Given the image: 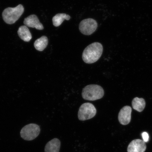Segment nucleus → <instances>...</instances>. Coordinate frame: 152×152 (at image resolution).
Here are the masks:
<instances>
[{
    "label": "nucleus",
    "mask_w": 152,
    "mask_h": 152,
    "mask_svg": "<svg viewBox=\"0 0 152 152\" xmlns=\"http://www.w3.org/2000/svg\"><path fill=\"white\" fill-rule=\"evenodd\" d=\"M71 19L69 15L66 14H58L53 18L52 21L53 25L58 27L62 24L64 20H69Z\"/></svg>",
    "instance_id": "nucleus-13"
},
{
    "label": "nucleus",
    "mask_w": 152,
    "mask_h": 152,
    "mask_svg": "<svg viewBox=\"0 0 152 152\" xmlns=\"http://www.w3.org/2000/svg\"><path fill=\"white\" fill-rule=\"evenodd\" d=\"M18 33L19 37L25 42H28L32 39L31 33L26 26H20L19 28Z\"/></svg>",
    "instance_id": "nucleus-11"
},
{
    "label": "nucleus",
    "mask_w": 152,
    "mask_h": 152,
    "mask_svg": "<svg viewBox=\"0 0 152 152\" xmlns=\"http://www.w3.org/2000/svg\"><path fill=\"white\" fill-rule=\"evenodd\" d=\"M132 108L126 106L124 107L120 111L118 119L120 123L123 125H126L130 123Z\"/></svg>",
    "instance_id": "nucleus-7"
},
{
    "label": "nucleus",
    "mask_w": 152,
    "mask_h": 152,
    "mask_svg": "<svg viewBox=\"0 0 152 152\" xmlns=\"http://www.w3.org/2000/svg\"><path fill=\"white\" fill-rule=\"evenodd\" d=\"M48 43V39L47 37L43 36L36 40L34 42V45L37 50L42 51L46 48Z\"/></svg>",
    "instance_id": "nucleus-12"
},
{
    "label": "nucleus",
    "mask_w": 152,
    "mask_h": 152,
    "mask_svg": "<svg viewBox=\"0 0 152 152\" xmlns=\"http://www.w3.org/2000/svg\"><path fill=\"white\" fill-rule=\"evenodd\" d=\"M97 27V23L92 18L86 19L82 20L79 25L80 31L86 35H90L94 33Z\"/></svg>",
    "instance_id": "nucleus-6"
},
{
    "label": "nucleus",
    "mask_w": 152,
    "mask_h": 152,
    "mask_svg": "<svg viewBox=\"0 0 152 152\" xmlns=\"http://www.w3.org/2000/svg\"><path fill=\"white\" fill-rule=\"evenodd\" d=\"M40 129L39 125L35 124H30L26 125L21 130L20 136L25 140H33L39 135Z\"/></svg>",
    "instance_id": "nucleus-4"
},
{
    "label": "nucleus",
    "mask_w": 152,
    "mask_h": 152,
    "mask_svg": "<svg viewBox=\"0 0 152 152\" xmlns=\"http://www.w3.org/2000/svg\"><path fill=\"white\" fill-rule=\"evenodd\" d=\"M142 138L143 139V141L145 142H147L149 140V135L147 132H143L142 134Z\"/></svg>",
    "instance_id": "nucleus-15"
},
{
    "label": "nucleus",
    "mask_w": 152,
    "mask_h": 152,
    "mask_svg": "<svg viewBox=\"0 0 152 152\" xmlns=\"http://www.w3.org/2000/svg\"><path fill=\"white\" fill-rule=\"evenodd\" d=\"M147 146L145 142L140 139L132 140L129 144L127 151L128 152H144Z\"/></svg>",
    "instance_id": "nucleus-8"
},
{
    "label": "nucleus",
    "mask_w": 152,
    "mask_h": 152,
    "mask_svg": "<svg viewBox=\"0 0 152 152\" xmlns=\"http://www.w3.org/2000/svg\"><path fill=\"white\" fill-rule=\"evenodd\" d=\"M103 88L97 85L87 86L83 89L82 96L83 99L89 101L100 99L104 96Z\"/></svg>",
    "instance_id": "nucleus-2"
},
{
    "label": "nucleus",
    "mask_w": 152,
    "mask_h": 152,
    "mask_svg": "<svg viewBox=\"0 0 152 152\" xmlns=\"http://www.w3.org/2000/svg\"><path fill=\"white\" fill-rule=\"evenodd\" d=\"M103 47L100 43H93L84 49L83 53V59L86 63L92 64L98 61L103 52Z\"/></svg>",
    "instance_id": "nucleus-1"
},
{
    "label": "nucleus",
    "mask_w": 152,
    "mask_h": 152,
    "mask_svg": "<svg viewBox=\"0 0 152 152\" xmlns=\"http://www.w3.org/2000/svg\"><path fill=\"white\" fill-rule=\"evenodd\" d=\"M24 11V7L21 4L19 5L14 8L7 7L3 11V18L7 24H14L20 18L23 14Z\"/></svg>",
    "instance_id": "nucleus-3"
},
{
    "label": "nucleus",
    "mask_w": 152,
    "mask_h": 152,
    "mask_svg": "<svg viewBox=\"0 0 152 152\" xmlns=\"http://www.w3.org/2000/svg\"><path fill=\"white\" fill-rule=\"evenodd\" d=\"M145 102L144 99L136 97L132 101V106L134 110L139 112H141L144 109L145 106Z\"/></svg>",
    "instance_id": "nucleus-14"
},
{
    "label": "nucleus",
    "mask_w": 152,
    "mask_h": 152,
    "mask_svg": "<svg viewBox=\"0 0 152 152\" xmlns=\"http://www.w3.org/2000/svg\"><path fill=\"white\" fill-rule=\"evenodd\" d=\"M24 24L27 27L35 28L39 30H42L44 27L39 22L38 17L35 15H30L24 19Z\"/></svg>",
    "instance_id": "nucleus-9"
},
{
    "label": "nucleus",
    "mask_w": 152,
    "mask_h": 152,
    "mask_svg": "<svg viewBox=\"0 0 152 152\" xmlns=\"http://www.w3.org/2000/svg\"><path fill=\"white\" fill-rule=\"evenodd\" d=\"M96 113V108L93 104L87 102L82 104L80 107L78 117L81 121H86L94 117Z\"/></svg>",
    "instance_id": "nucleus-5"
},
{
    "label": "nucleus",
    "mask_w": 152,
    "mask_h": 152,
    "mask_svg": "<svg viewBox=\"0 0 152 152\" xmlns=\"http://www.w3.org/2000/svg\"><path fill=\"white\" fill-rule=\"evenodd\" d=\"M61 142L58 138L50 140L45 146V152H59Z\"/></svg>",
    "instance_id": "nucleus-10"
}]
</instances>
